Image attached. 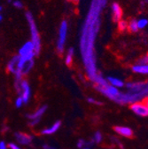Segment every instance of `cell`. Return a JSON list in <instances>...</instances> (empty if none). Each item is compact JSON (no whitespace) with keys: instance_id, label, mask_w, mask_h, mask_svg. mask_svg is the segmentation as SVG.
<instances>
[{"instance_id":"cell-32","label":"cell","mask_w":148,"mask_h":149,"mask_svg":"<svg viewBox=\"0 0 148 149\" xmlns=\"http://www.w3.org/2000/svg\"><path fill=\"white\" fill-rule=\"evenodd\" d=\"M0 149H6V145L4 141H0Z\"/></svg>"},{"instance_id":"cell-11","label":"cell","mask_w":148,"mask_h":149,"mask_svg":"<svg viewBox=\"0 0 148 149\" xmlns=\"http://www.w3.org/2000/svg\"><path fill=\"white\" fill-rule=\"evenodd\" d=\"M145 83L142 82H131L126 84L127 89L131 93H138L145 88Z\"/></svg>"},{"instance_id":"cell-25","label":"cell","mask_w":148,"mask_h":149,"mask_svg":"<svg viewBox=\"0 0 148 149\" xmlns=\"http://www.w3.org/2000/svg\"><path fill=\"white\" fill-rule=\"evenodd\" d=\"M22 104H23V100H22V98L21 97V96H19L17 98V100H16V101H15V106H16V107H21L22 106Z\"/></svg>"},{"instance_id":"cell-9","label":"cell","mask_w":148,"mask_h":149,"mask_svg":"<svg viewBox=\"0 0 148 149\" xmlns=\"http://www.w3.org/2000/svg\"><path fill=\"white\" fill-rule=\"evenodd\" d=\"M14 137H15L17 142H19L20 144L24 145V146L30 145L32 142V139H33L32 136L25 134V133H22V132H15Z\"/></svg>"},{"instance_id":"cell-5","label":"cell","mask_w":148,"mask_h":149,"mask_svg":"<svg viewBox=\"0 0 148 149\" xmlns=\"http://www.w3.org/2000/svg\"><path fill=\"white\" fill-rule=\"evenodd\" d=\"M67 22L66 21H63L60 27V32H59V39L57 42V50L59 52H63L64 46L67 39Z\"/></svg>"},{"instance_id":"cell-10","label":"cell","mask_w":148,"mask_h":149,"mask_svg":"<svg viewBox=\"0 0 148 149\" xmlns=\"http://www.w3.org/2000/svg\"><path fill=\"white\" fill-rule=\"evenodd\" d=\"M115 132L125 138H132L133 137V130L127 126H115Z\"/></svg>"},{"instance_id":"cell-19","label":"cell","mask_w":148,"mask_h":149,"mask_svg":"<svg viewBox=\"0 0 148 149\" xmlns=\"http://www.w3.org/2000/svg\"><path fill=\"white\" fill-rule=\"evenodd\" d=\"M128 29H129V31H131V32H137L139 29L138 26V21H135V20L131 21L129 23Z\"/></svg>"},{"instance_id":"cell-36","label":"cell","mask_w":148,"mask_h":149,"mask_svg":"<svg viewBox=\"0 0 148 149\" xmlns=\"http://www.w3.org/2000/svg\"><path fill=\"white\" fill-rule=\"evenodd\" d=\"M1 10H2V7H1V6H0V12H1Z\"/></svg>"},{"instance_id":"cell-35","label":"cell","mask_w":148,"mask_h":149,"mask_svg":"<svg viewBox=\"0 0 148 149\" xmlns=\"http://www.w3.org/2000/svg\"><path fill=\"white\" fill-rule=\"evenodd\" d=\"M82 149H90L89 147H83V148H82Z\"/></svg>"},{"instance_id":"cell-17","label":"cell","mask_w":148,"mask_h":149,"mask_svg":"<svg viewBox=\"0 0 148 149\" xmlns=\"http://www.w3.org/2000/svg\"><path fill=\"white\" fill-rule=\"evenodd\" d=\"M107 83L110 84V85H113L116 88H122L124 86V83L123 81H122L121 79L119 78H116V77H107L106 79Z\"/></svg>"},{"instance_id":"cell-8","label":"cell","mask_w":148,"mask_h":149,"mask_svg":"<svg viewBox=\"0 0 148 149\" xmlns=\"http://www.w3.org/2000/svg\"><path fill=\"white\" fill-rule=\"evenodd\" d=\"M30 54H35V48L33 43L31 41H28L22 46V48L19 51V55L21 57H25V56Z\"/></svg>"},{"instance_id":"cell-18","label":"cell","mask_w":148,"mask_h":149,"mask_svg":"<svg viewBox=\"0 0 148 149\" xmlns=\"http://www.w3.org/2000/svg\"><path fill=\"white\" fill-rule=\"evenodd\" d=\"M74 54H75V50L74 48H70L67 52V54L66 56V59H65V63L67 66H70L72 64L73 61V57H74Z\"/></svg>"},{"instance_id":"cell-6","label":"cell","mask_w":148,"mask_h":149,"mask_svg":"<svg viewBox=\"0 0 148 149\" xmlns=\"http://www.w3.org/2000/svg\"><path fill=\"white\" fill-rule=\"evenodd\" d=\"M131 110L133 113L141 117H147L148 116V107L144 102V100H139L132 103L131 105Z\"/></svg>"},{"instance_id":"cell-31","label":"cell","mask_w":148,"mask_h":149,"mask_svg":"<svg viewBox=\"0 0 148 149\" xmlns=\"http://www.w3.org/2000/svg\"><path fill=\"white\" fill-rule=\"evenodd\" d=\"M43 149H56V148L48 145V144H44V145H43Z\"/></svg>"},{"instance_id":"cell-7","label":"cell","mask_w":148,"mask_h":149,"mask_svg":"<svg viewBox=\"0 0 148 149\" xmlns=\"http://www.w3.org/2000/svg\"><path fill=\"white\" fill-rule=\"evenodd\" d=\"M31 91L28 83L26 80H21V93L20 96L22 98L23 104H27L30 100Z\"/></svg>"},{"instance_id":"cell-33","label":"cell","mask_w":148,"mask_h":149,"mask_svg":"<svg viewBox=\"0 0 148 149\" xmlns=\"http://www.w3.org/2000/svg\"><path fill=\"white\" fill-rule=\"evenodd\" d=\"M144 100V102L146 104V106L148 107V96H147V97H145V98H144V100Z\"/></svg>"},{"instance_id":"cell-30","label":"cell","mask_w":148,"mask_h":149,"mask_svg":"<svg viewBox=\"0 0 148 149\" xmlns=\"http://www.w3.org/2000/svg\"><path fill=\"white\" fill-rule=\"evenodd\" d=\"M96 1H97L102 7H104V6H106V0H96Z\"/></svg>"},{"instance_id":"cell-23","label":"cell","mask_w":148,"mask_h":149,"mask_svg":"<svg viewBox=\"0 0 148 149\" xmlns=\"http://www.w3.org/2000/svg\"><path fill=\"white\" fill-rule=\"evenodd\" d=\"M87 145H89V143H88L87 141H85L84 139H79V140L77 141V147L80 148V149L85 147V146H87Z\"/></svg>"},{"instance_id":"cell-12","label":"cell","mask_w":148,"mask_h":149,"mask_svg":"<svg viewBox=\"0 0 148 149\" xmlns=\"http://www.w3.org/2000/svg\"><path fill=\"white\" fill-rule=\"evenodd\" d=\"M19 60H20V56L19 55L14 56V57L7 64V69H8V71H10L13 74H15L18 71H20L19 69H18V62H19Z\"/></svg>"},{"instance_id":"cell-34","label":"cell","mask_w":148,"mask_h":149,"mask_svg":"<svg viewBox=\"0 0 148 149\" xmlns=\"http://www.w3.org/2000/svg\"><path fill=\"white\" fill-rule=\"evenodd\" d=\"M2 19H3V17H2V15H1V14H0V22L2 21Z\"/></svg>"},{"instance_id":"cell-37","label":"cell","mask_w":148,"mask_h":149,"mask_svg":"<svg viewBox=\"0 0 148 149\" xmlns=\"http://www.w3.org/2000/svg\"><path fill=\"white\" fill-rule=\"evenodd\" d=\"M76 1H78V0H76Z\"/></svg>"},{"instance_id":"cell-4","label":"cell","mask_w":148,"mask_h":149,"mask_svg":"<svg viewBox=\"0 0 148 149\" xmlns=\"http://www.w3.org/2000/svg\"><path fill=\"white\" fill-rule=\"evenodd\" d=\"M96 89L99 91H100L103 95H105L106 97H107L108 99L112 100H115L121 94V92L119 91L118 88H116L113 85H110L109 84L104 87L96 86Z\"/></svg>"},{"instance_id":"cell-27","label":"cell","mask_w":148,"mask_h":149,"mask_svg":"<svg viewBox=\"0 0 148 149\" xmlns=\"http://www.w3.org/2000/svg\"><path fill=\"white\" fill-rule=\"evenodd\" d=\"M87 101H88L89 103H90V104H94V105H102V102L98 101V100H96L93 99V98H88Z\"/></svg>"},{"instance_id":"cell-21","label":"cell","mask_w":148,"mask_h":149,"mask_svg":"<svg viewBox=\"0 0 148 149\" xmlns=\"http://www.w3.org/2000/svg\"><path fill=\"white\" fill-rule=\"evenodd\" d=\"M128 22L124 20H120L118 22V29L120 31H125L126 29H128Z\"/></svg>"},{"instance_id":"cell-24","label":"cell","mask_w":148,"mask_h":149,"mask_svg":"<svg viewBox=\"0 0 148 149\" xmlns=\"http://www.w3.org/2000/svg\"><path fill=\"white\" fill-rule=\"evenodd\" d=\"M13 5L14 7H16L18 9H22L23 7V4L20 1V0H14V1L13 2Z\"/></svg>"},{"instance_id":"cell-28","label":"cell","mask_w":148,"mask_h":149,"mask_svg":"<svg viewBox=\"0 0 148 149\" xmlns=\"http://www.w3.org/2000/svg\"><path fill=\"white\" fill-rule=\"evenodd\" d=\"M40 122V119H34V120H30L28 123V125L31 127H35V125H38Z\"/></svg>"},{"instance_id":"cell-3","label":"cell","mask_w":148,"mask_h":149,"mask_svg":"<svg viewBox=\"0 0 148 149\" xmlns=\"http://www.w3.org/2000/svg\"><path fill=\"white\" fill-rule=\"evenodd\" d=\"M34 56L35 54H30V55L25 56V57H21L20 56V60H19V62H18V69L22 73V74H28L33 68Z\"/></svg>"},{"instance_id":"cell-16","label":"cell","mask_w":148,"mask_h":149,"mask_svg":"<svg viewBox=\"0 0 148 149\" xmlns=\"http://www.w3.org/2000/svg\"><path fill=\"white\" fill-rule=\"evenodd\" d=\"M132 71L138 74H148V64H137L132 67Z\"/></svg>"},{"instance_id":"cell-2","label":"cell","mask_w":148,"mask_h":149,"mask_svg":"<svg viewBox=\"0 0 148 149\" xmlns=\"http://www.w3.org/2000/svg\"><path fill=\"white\" fill-rule=\"evenodd\" d=\"M26 19L28 21V26L30 28V32H31V42L34 45L35 48V55H38L41 50V40L38 30L36 29L35 22L34 21V17L30 12L26 13Z\"/></svg>"},{"instance_id":"cell-13","label":"cell","mask_w":148,"mask_h":149,"mask_svg":"<svg viewBox=\"0 0 148 149\" xmlns=\"http://www.w3.org/2000/svg\"><path fill=\"white\" fill-rule=\"evenodd\" d=\"M112 13H113V20L115 22H119L122 20V10L119 4L114 3L112 5Z\"/></svg>"},{"instance_id":"cell-1","label":"cell","mask_w":148,"mask_h":149,"mask_svg":"<svg viewBox=\"0 0 148 149\" xmlns=\"http://www.w3.org/2000/svg\"><path fill=\"white\" fill-rule=\"evenodd\" d=\"M102 8L103 7L96 0H93L91 2L90 11L83 27L80 40V49L83 56V61L88 77L90 80H92V82H94L99 76L96 66L94 44L96 36L99 30V16Z\"/></svg>"},{"instance_id":"cell-14","label":"cell","mask_w":148,"mask_h":149,"mask_svg":"<svg viewBox=\"0 0 148 149\" xmlns=\"http://www.w3.org/2000/svg\"><path fill=\"white\" fill-rule=\"evenodd\" d=\"M60 126H61V122L60 121L55 122L51 127L43 130H42V134H44V135H51V134L56 132L57 130L60 128Z\"/></svg>"},{"instance_id":"cell-15","label":"cell","mask_w":148,"mask_h":149,"mask_svg":"<svg viewBox=\"0 0 148 149\" xmlns=\"http://www.w3.org/2000/svg\"><path fill=\"white\" fill-rule=\"evenodd\" d=\"M47 110V106L44 105V106H42L40 108H38L36 110L35 113L33 114H30V115H27V117L29 119V120H34V119H40L44 114L45 113V111Z\"/></svg>"},{"instance_id":"cell-26","label":"cell","mask_w":148,"mask_h":149,"mask_svg":"<svg viewBox=\"0 0 148 149\" xmlns=\"http://www.w3.org/2000/svg\"><path fill=\"white\" fill-rule=\"evenodd\" d=\"M138 64H148V54L145 55L144 57L139 59Z\"/></svg>"},{"instance_id":"cell-22","label":"cell","mask_w":148,"mask_h":149,"mask_svg":"<svg viewBox=\"0 0 148 149\" xmlns=\"http://www.w3.org/2000/svg\"><path fill=\"white\" fill-rule=\"evenodd\" d=\"M148 24V20L146 19H140V20L138 21V29H144L145 27H146Z\"/></svg>"},{"instance_id":"cell-29","label":"cell","mask_w":148,"mask_h":149,"mask_svg":"<svg viewBox=\"0 0 148 149\" xmlns=\"http://www.w3.org/2000/svg\"><path fill=\"white\" fill-rule=\"evenodd\" d=\"M9 147H10V149H21L19 146H18L16 144H14V143H9Z\"/></svg>"},{"instance_id":"cell-20","label":"cell","mask_w":148,"mask_h":149,"mask_svg":"<svg viewBox=\"0 0 148 149\" xmlns=\"http://www.w3.org/2000/svg\"><path fill=\"white\" fill-rule=\"evenodd\" d=\"M102 139H103V136H102L101 132H97L93 135V138H92V141H93V143L99 144L102 141Z\"/></svg>"}]
</instances>
